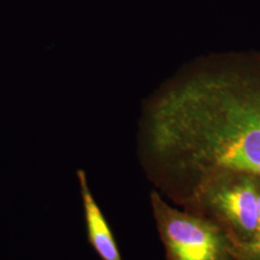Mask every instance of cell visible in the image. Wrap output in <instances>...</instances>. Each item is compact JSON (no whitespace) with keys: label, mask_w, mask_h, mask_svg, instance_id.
Masks as SVG:
<instances>
[{"label":"cell","mask_w":260,"mask_h":260,"mask_svg":"<svg viewBox=\"0 0 260 260\" xmlns=\"http://www.w3.org/2000/svg\"><path fill=\"white\" fill-rule=\"evenodd\" d=\"M259 184L257 177L229 174L208 177L203 186L205 204L223 223L233 247L241 251L257 229Z\"/></svg>","instance_id":"3"},{"label":"cell","mask_w":260,"mask_h":260,"mask_svg":"<svg viewBox=\"0 0 260 260\" xmlns=\"http://www.w3.org/2000/svg\"><path fill=\"white\" fill-rule=\"evenodd\" d=\"M157 127L162 154L180 166L260 178V77L193 76L165 93Z\"/></svg>","instance_id":"1"},{"label":"cell","mask_w":260,"mask_h":260,"mask_svg":"<svg viewBox=\"0 0 260 260\" xmlns=\"http://www.w3.org/2000/svg\"><path fill=\"white\" fill-rule=\"evenodd\" d=\"M260 179V178H259ZM242 252L250 260H260V184L258 193V223L255 234Z\"/></svg>","instance_id":"5"},{"label":"cell","mask_w":260,"mask_h":260,"mask_svg":"<svg viewBox=\"0 0 260 260\" xmlns=\"http://www.w3.org/2000/svg\"><path fill=\"white\" fill-rule=\"evenodd\" d=\"M158 230L170 260H228L233 244L222 228L151 195Z\"/></svg>","instance_id":"2"},{"label":"cell","mask_w":260,"mask_h":260,"mask_svg":"<svg viewBox=\"0 0 260 260\" xmlns=\"http://www.w3.org/2000/svg\"><path fill=\"white\" fill-rule=\"evenodd\" d=\"M83 202L84 217L88 240L102 260H122L111 229L96 204L83 171L77 172Z\"/></svg>","instance_id":"4"}]
</instances>
